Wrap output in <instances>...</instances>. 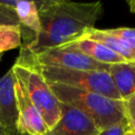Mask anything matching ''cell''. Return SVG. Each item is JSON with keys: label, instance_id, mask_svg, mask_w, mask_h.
<instances>
[{"label": "cell", "instance_id": "1", "mask_svg": "<svg viewBox=\"0 0 135 135\" xmlns=\"http://www.w3.org/2000/svg\"><path fill=\"white\" fill-rule=\"evenodd\" d=\"M41 31L30 43L21 45L32 54L57 49L93 28L102 14L101 2L68 0L36 1Z\"/></svg>", "mask_w": 135, "mask_h": 135}, {"label": "cell", "instance_id": "2", "mask_svg": "<svg viewBox=\"0 0 135 135\" xmlns=\"http://www.w3.org/2000/svg\"><path fill=\"white\" fill-rule=\"evenodd\" d=\"M49 84L60 103L71 105L85 114L100 131L127 121L122 100L58 83L49 82Z\"/></svg>", "mask_w": 135, "mask_h": 135}, {"label": "cell", "instance_id": "3", "mask_svg": "<svg viewBox=\"0 0 135 135\" xmlns=\"http://www.w3.org/2000/svg\"><path fill=\"white\" fill-rule=\"evenodd\" d=\"M15 76L21 81L30 99L42 116L47 129H52L61 116V103L51 90L39 66L21 47L16 62L12 65Z\"/></svg>", "mask_w": 135, "mask_h": 135}, {"label": "cell", "instance_id": "4", "mask_svg": "<svg viewBox=\"0 0 135 135\" xmlns=\"http://www.w3.org/2000/svg\"><path fill=\"white\" fill-rule=\"evenodd\" d=\"M39 69L47 82L72 86L100 94L115 100H121L108 72L93 70H70L47 66H39Z\"/></svg>", "mask_w": 135, "mask_h": 135}, {"label": "cell", "instance_id": "5", "mask_svg": "<svg viewBox=\"0 0 135 135\" xmlns=\"http://www.w3.org/2000/svg\"><path fill=\"white\" fill-rule=\"evenodd\" d=\"M24 49V47H22ZM25 50V49H24ZM31 59L39 66L70 69V70H93L108 72L110 64H104L74 51L52 49L37 54H32L25 50Z\"/></svg>", "mask_w": 135, "mask_h": 135}, {"label": "cell", "instance_id": "6", "mask_svg": "<svg viewBox=\"0 0 135 135\" xmlns=\"http://www.w3.org/2000/svg\"><path fill=\"white\" fill-rule=\"evenodd\" d=\"M14 91L18 111V133L20 135H45L49 129L44 123L41 114L30 99L21 81L17 77Z\"/></svg>", "mask_w": 135, "mask_h": 135}, {"label": "cell", "instance_id": "7", "mask_svg": "<svg viewBox=\"0 0 135 135\" xmlns=\"http://www.w3.org/2000/svg\"><path fill=\"white\" fill-rule=\"evenodd\" d=\"M99 132L98 127L85 114L61 103V116L45 135H97Z\"/></svg>", "mask_w": 135, "mask_h": 135}, {"label": "cell", "instance_id": "8", "mask_svg": "<svg viewBox=\"0 0 135 135\" xmlns=\"http://www.w3.org/2000/svg\"><path fill=\"white\" fill-rule=\"evenodd\" d=\"M16 77L11 68L0 78V126L6 135H20L18 133V111L15 97Z\"/></svg>", "mask_w": 135, "mask_h": 135}, {"label": "cell", "instance_id": "9", "mask_svg": "<svg viewBox=\"0 0 135 135\" xmlns=\"http://www.w3.org/2000/svg\"><path fill=\"white\" fill-rule=\"evenodd\" d=\"M57 49L78 52L92 58L97 62L104 64L126 62V60L122 57H120L119 55H117L116 53H114L103 44L89 39H75Z\"/></svg>", "mask_w": 135, "mask_h": 135}, {"label": "cell", "instance_id": "10", "mask_svg": "<svg viewBox=\"0 0 135 135\" xmlns=\"http://www.w3.org/2000/svg\"><path fill=\"white\" fill-rule=\"evenodd\" d=\"M108 73L122 101L135 93V62L110 64Z\"/></svg>", "mask_w": 135, "mask_h": 135}, {"label": "cell", "instance_id": "11", "mask_svg": "<svg viewBox=\"0 0 135 135\" xmlns=\"http://www.w3.org/2000/svg\"><path fill=\"white\" fill-rule=\"evenodd\" d=\"M14 11L20 26L28 30L37 37L41 31V23L36 1H17Z\"/></svg>", "mask_w": 135, "mask_h": 135}, {"label": "cell", "instance_id": "12", "mask_svg": "<svg viewBox=\"0 0 135 135\" xmlns=\"http://www.w3.org/2000/svg\"><path fill=\"white\" fill-rule=\"evenodd\" d=\"M22 45L21 26L14 24L0 25V53L17 49Z\"/></svg>", "mask_w": 135, "mask_h": 135}, {"label": "cell", "instance_id": "13", "mask_svg": "<svg viewBox=\"0 0 135 135\" xmlns=\"http://www.w3.org/2000/svg\"><path fill=\"white\" fill-rule=\"evenodd\" d=\"M107 32L119 39L134 55H135V27H118V28H110Z\"/></svg>", "mask_w": 135, "mask_h": 135}, {"label": "cell", "instance_id": "14", "mask_svg": "<svg viewBox=\"0 0 135 135\" xmlns=\"http://www.w3.org/2000/svg\"><path fill=\"white\" fill-rule=\"evenodd\" d=\"M123 104L128 126L130 130H135V93L128 99L123 100Z\"/></svg>", "mask_w": 135, "mask_h": 135}, {"label": "cell", "instance_id": "15", "mask_svg": "<svg viewBox=\"0 0 135 135\" xmlns=\"http://www.w3.org/2000/svg\"><path fill=\"white\" fill-rule=\"evenodd\" d=\"M3 24L20 25L18 18L15 14V11H13L0 3V25H3Z\"/></svg>", "mask_w": 135, "mask_h": 135}, {"label": "cell", "instance_id": "16", "mask_svg": "<svg viewBox=\"0 0 135 135\" xmlns=\"http://www.w3.org/2000/svg\"><path fill=\"white\" fill-rule=\"evenodd\" d=\"M128 130H130V128L128 126V122L124 121L107 130H102L97 135H124Z\"/></svg>", "mask_w": 135, "mask_h": 135}, {"label": "cell", "instance_id": "17", "mask_svg": "<svg viewBox=\"0 0 135 135\" xmlns=\"http://www.w3.org/2000/svg\"><path fill=\"white\" fill-rule=\"evenodd\" d=\"M128 4L130 6V9L131 12L135 13V0H131V1H128Z\"/></svg>", "mask_w": 135, "mask_h": 135}, {"label": "cell", "instance_id": "18", "mask_svg": "<svg viewBox=\"0 0 135 135\" xmlns=\"http://www.w3.org/2000/svg\"><path fill=\"white\" fill-rule=\"evenodd\" d=\"M0 135H6L5 134V132H4V130L2 129V127L0 126Z\"/></svg>", "mask_w": 135, "mask_h": 135}, {"label": "cell", "instance_id": "19", "mask_svg": "<svg viewBox=\"0 0 135 135\" xmlns=\"http://www.w3.org/2000/svg\"><path fill=\"white\" fill-rule=\"evenodd\" d=\"M124 135H133V132L131 131V130H128L127 132H126V134Z\"/></svg>", "mask_w": 135, "mask_h": 135}, {"label": "cell", "instance_id": "20", "mask_svg": "<svg viewBox=\"0 0 135 135\" xmlns=\"http://www.w3.org/2000/svg\"><path fill=\"white\" fill-rule=\"evenodd\" d=\"M132 132H133V135H135V130H131Z\"/></svg>", "mask_w": 135, "mask_h": 135}, {"label": "cell", "instance_id": "21", "mask_svg": "<svg viewBox=\"0 0 135 135\" xmlns=\"http://www.w3.org/2000/svg\"><path fill=\"white\" fill-rule=\"evenodd\" d=\"M2 55H3V54H2V53H0V60H1V58H2Z\"/></svg>", "mask_w": 135, "mask_h": 135}]
</instances>
